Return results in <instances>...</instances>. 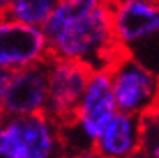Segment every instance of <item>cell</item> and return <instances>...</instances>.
Wrapping results in <instances>:
<instances>
[{
    "label": "cell",
    "mask_w": 159,
    "mask_h": 158,
    "mask_svg": "<svg viewBox=\"0 0 159 158\" xmlns=\"http://www.w3.org/2000/svg\"><path fill=\"white\" fill-rule=\"evenodd\" d=\"M111 2L106 0L87 16L55 28H43L50 55L55 59L76 61L94 71L106 69L124 48L117 43L111 27Z\"/></svg>",
    "instance_id": "1"
},
{
    "label": "cell",
    "mask_w": 159,
    "mask_h": 158,
    "mask_svg": "<svg viewBox=\"0 0 159 158\" xmlns=\"http://www.w3.org/2000/svg\"><path fill=\"white\" fill-rule=\"evenodd\" d=\"M115 108L138 117L159 116V75L124 50L108 68Z\"/></svg>",
    "instance_id": "2"
},
{
    "label": "cell",
    "mask_w": 159,
    "mask_h": 158,
    "mask_svg": "<svg viewBox=\"0 0 159 158\" xmlns=\"http://www.w3.org/2000/svg\"><path fill=\"white\" fill-rule=\"evenodd\" d=\"M0 151L12 158H60V130L46 114L4 119L0 123Z\"/></svg>",
    "instance_id": "3"
},
{
    "label": "cell",
    "mask_w": 159,
    "mask_h": 158,
    "mask_svg": "<svg viewBox=\"0 0 159 158\" xmlns=\"http://www.w3.org/2000/svg\"><path fill=\"white\" fill-rule=\"evenodd\" d=\"M46 68H48V101L44 114L57 124L58 130H66L74 124L78 105L83 98V92L94 69L83 62L55 59V57H50L46 61Z\"/></svg>",
    "instance_id": "4"
},
{
    "label": "cell",
    "mask_w": 159,
    "mask_h": 158,
    "mask_svg": "<svg viewBox=\"0 0 159 158\" xmlns=\"http://www.w3.org/2000/svg\"><path fill=\"white\" fill-rule=\"evenodd\" d=\"M48 41L39 27L0 16V69L16 73L50 59Z\"/></svg>",
    "instance_id": "5"
},
{
    "label": "cell",
    "mask_w": 159,
    "mask_h": 158,
    "mask_svg": "<svg viewBox=\"0 0 159 158\" xmlns=\"http://www.w3.org/2000/svg\"><path fill=\"white\" fill-rule=\"evenodd\" d=\"M46 101H48L46 62L11 73L2 101V121L44 114Z\"/></svg>",
    "instance_id": "6"
},
{
    "label": "cell",
    "mask_w": 159,
    "mask_h": 158,
    "mask_svg": "<svg viewBox=\"0 0 159 158\" xmlns=\"http://www.w3.org/2000/svg\"><path fill=\"white\" fill-rule=\"evenodd\" d=\"M115 114L117 108L113 101L110 75L104 69H99L92 73L74 116V124L69 128H76L83 135L87 144L92 146Z\"/></svg>",
    "instance_id": "7"
},
{
    "label": "cell",
    "mask_w": 159,
    "mask_h": 158,
    "mask_svg": "<svg viewBox=\"0 0 159 158\" xmlns=\"http://www.w3.org/2000/svg\"><path fill=\"white\" fill-rule=\"evenodd\" d=\"M111 27L117 43L129 50L159 34V6L152 0H113Z\"/></svg>",
    "instance_id": "8"
},
{
    "label": "cell",
    "mask_w": 159,
    "mask_h": 158,
    "mask_svg": "<svg viewBox=\"0 0 159 158\" xmlns=\"http://www.w3.org/2000/svg\"><path fill=\"white\" fill-rule=\"evenodd\" d=\"M143 142V117L117 112L92 144L97 158H134Z\"/></svg>",
    "instance_id": "9"
},
{
    "label": "cell",
    "mask_w": 159,
    "mask_h": 158,
    "mask_svg": "<svg viewBox=\"0 0 159 158\" xmlns=\"http://www.w3.org/2000/svg\"><path fill=\"white\" fill-rule=\"evenodd\" d=\"M60 0H11L4 16L23 25L43 28Z\"/></svg>",
    "instance_id": "10"
},
{
    "label": "cell",
    "mask_w": 159,
    "mask_h": 158,
    "mask_svg": "<svg viewBox=\"0 0 159 158\" xmlns=\"http://www.w3.org/2000/svg\"><path fill=\"white\" fill-rule=\"evenodd\" d=\"M9 78H11V73L0 69V121H2V101H4V94H6V87L9 84Z\"/></svg>",
    "instance_id": "11"
},
{
    "label": "cell",
    "mask_w": 159,
    "mask_h": 158,
    "mask_svg": "<svg viewBox=\"0 0 159 158\" xmlns=\"http://www.w3.org/2000/svg\"><path fill=\"white\" fill-rule=\"evenodd\" d=\"M9 4H11V0H0V16L6 14V9H7Z\"/></svg>",
    "instance_id": "12"
},
{
    "label": "cell",
    "mask_w": 159,
    "mask_h": 158,
    "mask_svg": "<svg viewBox=\"0 0 159 158\" xmlns=\"http://www.w3.org/2000/svg\"><path fill=\"white\" fill-rule=\"evenodd\" d=\"M0 158H12L11 155H7V153H4V151H0Z\"/></svg>",
    "instance_id": "13"
},
{
    "label": "cell",
    "mask_w": 159,
    "mask_h": 158,
    "mask_svg": "<svg viewBox=\"0 0 159 158\" xmlns=\"http://www.w3.org/2000/svg\"><path fill=\"white\" fill-rule=\"evenodd\" d=\"M60 158H74V156H71V155H62Z\"/></svg>",
    "instance_id": "14"
},
{
    "label": "cell",
    "mask_w": 159,
    "mask_h": 158,
    "mask_svg": "<svg viewBox=\"0 0 159 158\" xmlns=\"http://www.w3.org/2000/svg\"><path fill=\"white\" fill-rule=\"evenodd\" d=\"M152 2H154V4H157V6H159V0H152Z\"/></svg>",
    "instance_id": "15"
}]
</instances>
